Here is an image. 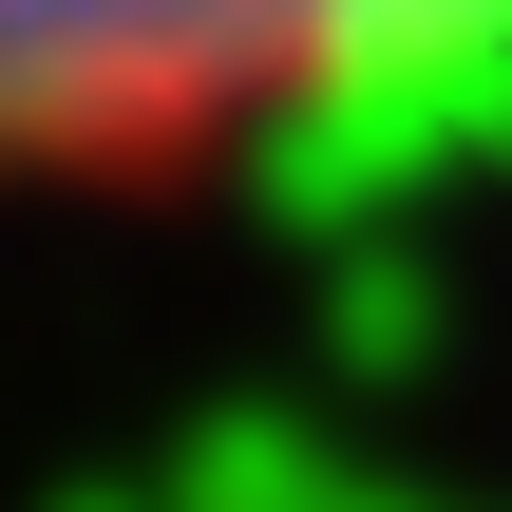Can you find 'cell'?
<instances>
[{"mask_svg":"<svg viewBox=\"0 0 512 512\" xmlns=\"http://www.w3.org/2000/svg\"><path fill=\"white\" fill-rule=\"evenodd\" d=\"M512 0H0V190L247 152L399 57L494 38Z\"/></svg>","mask_w":512,"mask_h":512,"instance_id":"6da1fadb","label":"cell"}]
</instances>
